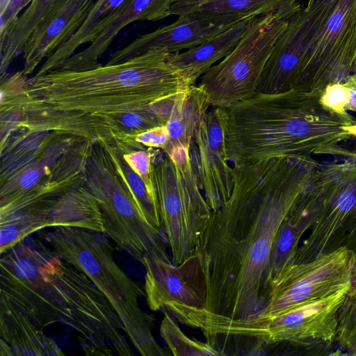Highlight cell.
<instances>
[{
	"mask_svg": "<svg viewBox=\"0 0 356 356\" xmlns=\"http://www.w3.org/2000/svg\"><path fill=\"white\" fill-rule=\"evenodd\" d=\"M321 92L291 89L282 92H256L227 108L226 145L232 165L280 157L352 153L341 144L352 136L346 118L325 108Z\"/></svg>",
	"mask_w": 356,
	"mask_h": 356,
	"instance_id": "cell-4",
	"label": "cell"
},
{
	"mask_svg": "<svg viewBox=\"0 0 356 356\" xmlns=\"http://www.w3.org/2000/svg\"><path fill=\"white\" fill-rule=\"evenodd\" d=\"M162 309L164 311V316L159 328L160 334L172 355H223L209 342L189 338L171 317L170 312L164 308Z\"/></svg>",
	"mask_w": 356,
	"mask_h": 356,
	"instance_id": "cell-27",
	"label": "cell"
},
{
	"mask_svg": "<svg viewBox=\"0 0 356 356\" xmlns=\"http://www.w3.org/2000/svg\"><path fill=\"white\" fill-rule=\"evenodd\" d=\"M239 21L177 17L173 23L138 36L129 44L115 52L107 63L115 64L152 49H161L170 54L189 49L202 44Z\"/></svg>",
	"mask_w": 356,
	"mask_h": 356,
	"instance_id": "cell-17",
	"label": "cell"
},
{
	"mask_svg": "<svg viewBox=\"0 0 356 356\" xmlns=\"http://www.w3.org/2000/svg\"><path fill=\"white\" fill-rule=\"evenodd\" d=\"M151 148L150 177L162 229L171 261L178 265L194 254L212 210L200 186L189 149L175 147L167 153Z\"/></svg>",
	"mask_w": 356,
	"mask_h": 356,
	"instance_id": "cell-7",
	"label": "cell"
},
{
	"mask_svg": "<svg viewBox=\"0 0 356 356\" xmlns=\"http://www.w3.org/2000/svg\"><path fill=\"white\" fill-rule=\"evenodd\" d=\"M353 286H356V263L355 264L354 269H353Z\"/></svg>",
	"mask_w": 356,
	"mask_h": 356,
	"instance_id": "cell-35",
	"label": "cell"
},
{
	"mask_svg": "<svg viewBox=\"0 0 356 356\" xmlns=\"http://www.w3.org/2000/svg\"><path fill=\"white\" fill-rule=\"evenodd\" d=\"M302 158L232 165L233 188L212 211L194 252L206 289L201 315L245 319L267 304L266 271L278 229L313 172Z\"/></svg>",
	"mask_w": 356,
	"mask_h": 356,
	"instance_id": "cell-1",
	"label": "cell"
},
{
	"mask_svg": "<svg viewBox=\"0 0 356 356\" xmlns=\"http://www.w3.org/2000/svg\"><path fill=\"white\" fill-rule=\"evenodd\" d=\"M260 16H249L199 46L170 54V63L187 79L190 86L196 85L197 79L210 67L232 51Z\"/></svg>",
	"mask_w": 356,
	"mask_h": 356,
	"instance_id": "cell-22",
	"label": "cell"
},
{
	"mask_svg": "<svg viewBox=\"0 0 356 356\" xmlns=\"http://www.w3.org/2000/svg\"><path fill=\"white\" fill-rule=\"evenodd\" d=\"M101 145L108 154L115 168L131 192L147 221L163 230L156 199L149 193L143 179L125 161L121 149L115 145Z\"/></svg>",
	"mask_w": 356,
	"mask_h": 356,
	"instance_id": "cell-26",
	"label": "cell"
},
{
	"mask_svg": "<svg viewBox=\"0 0 356 356\" xmlns=\"http://www.w3.org/2000/svg\"><path fill=\"white\" fill-rule=\"evenodd\" d=\"M349 100L350 88L345 82L328 84L320 96V102L325 108L346 118H352L347 113Z\"/></svg>",
	"mask_w": 356,
	"mask_h": 356,
	"instance_id": "cell-29",
	"label": "cell"
},
{
	"mask_svg": "<svg viewBox=\"0 0 356 356\" xmlns=\"http://www.w3.org/2000/svg\"><path fill=\"white\" fill-rule=\"evenodd\" d=\"M211 104L205 91L198 85L191 86L182 95L165 124L169 141L163 150L175 147L190 149L194 132Z\"/></svg>",
	"mask_w": 356,
	"mask_h": 356,
	"instance_id": "cell-24",
	"label": "cell"
},
{
	"mask_svg": "<svg viewBox=\"0 0 356 356\" xmlns=\"http://www.w3.org/2000/svg\"><path fill=\"white\" fill-rule=\"evenodd\" d=\"M321 207L293 263L310 261L346 247L356 262V154L321 165Z\"/></svg>",
	"mask_w": 356,
	"mask_h": 356,
	"instance_id": "cell-10",
	"label": "cell"
},
{
	"mask_svg": "<svg viewBox=\"0 0 356 356\" xmlns=\"http://www.w3.org/2000/svg\"><path fill=\"white\" fill-rule=\"evenodd\" d=\"M142 265L145 269L146 300L152 311L162 309L170 302L203 307L206 289L195 255L178 265L160 258H147Z\"/></svg>",
	"mask_w": 356,
	"mask_h": 356,
	"instance_id": "cell-16",
	"label": "cell"
},
{
	"mask_svg": "<svg viewBox=\"0 0 356 356\" xmlns=\"http://www.w3.org/2000/svg\"><path fill=\"white\" fill-rule=\"evenodd\" d=\"M302 0H172L169 15L241 20L274 12L297 14Z\"/></svg>",
	"mask_w": 356,
	"mask_h": 356,
	"instance_id": "cell-21",
	"label": "cell"
},
{
	"mask_svg": "<svg viewBox=\"0 0 356 356\" xmlns=\"http://www.w3.org/2000/svg\"><path fill=\"white\" fill-rule=\"evenodd\" d=\"M345 83L350 88V100L347 106V111L356 112V74L352 73Z\"/></svg>",
	"mask_w": 356,
	"mask_h": 356,
	"instance_id": "cell-33",
	"label": "cell"
},
{
	"mask_svg": "<svg viewBox=\"0 0 356 356\" xmlns=\"http://www.w3.org/2000/svg\"><path fill=\"white\" fill-rule=\"evenodd\" d=\"M58 1L31 0L28 8L0 40L1 77L6 74L13 60L24 53L29 38Z\"/></svg>",
	"mask_w": 356,
	"mask_h": 356,
	"instance_id": "cell-25",
	"label": "cell"
},
{
	"mask_svg": "<svg viewBox=\"0 0 356 356\" xmlns=\"http://www.w3.org/2000/svg\"><path fill=\"white\" fill-rule=\"evenodd\" d=\"M138 143L145 147L164 150L169 141V135L165 125L156 127L138 134L134 138Z\"/></svg>",
	"mask_w": 356,
	"mask_h": 356,
	"instance_id": "cell-32",
	"label": "cell"
},
{
	"mask_svg": "<svg viewBox=\"0 0 356 356\" xmlns=\"http://www.w3.org/2000/svg\"><path fill=\"white\" fill-rule=\"evenodd\" d=\"M346 129L352 136L356 137V119L350 124L343 126Z\"/></svg>",
	"mask_w": 356,
	"mask_h": 356,
	"instance_id": "cell-34",
	"label": "cell"
},
{
	"mask_svg": "<svg viewBox=\"0 0 356 356\" xmlns=\"http://www.w3.org/2000/svg\"><path fill=\"white\" fill-rule=\"evenodd\" d=\"M105 235L75 227H55L41 234L56 256L83 273L106 296L140 355H168L154 337V317L140 307L145 291L115 262L113 248Z\"/></svg>",
	"mask_w": 356,
	"mask_h": 356,
	"instance_id": "cell-5",
	"label": "cell"
},
{
	"mask_svg": "<svg viewBox=\"0 0 356 356\" xmlns=\"http://www.w3.org/2000/svg\"><path fill=\"white\" fill-rule=\"evenodd\" d=\"M86 156L84 179L101 211L104 234L141 264L147 258L172 261L163 231L147 221L104 147H90Z\"/></svg>",
	"mask_w": 356,
	"mask_h": 356,
	"instance_id": "cell-8",
	"label": "cell"
},
{
	"mask_svg": "<svg viewBox=\"0 0 356 356\" xmlns=\"http://www.w3.org/2000/svg\"><path fill=\"white\" fill-rule=\"evenodd\" d=\"M353 73L356 74V60L353 66Z\"/></svg>",
	"mask_w": 356,
	"mask_h": 356,
	"instance_id": "cell-36",
	"label": "cell"
},
{
	"mask_svg": "<svg viewBox=\"0 0 356 356\" xmlns=\"http://www.w3.org/2000/svg\"><path fill=\"white\" fill-rule=\"evenodd\" d=\"M97 0H58L29 38L24 51L25 75L49 57L80 28Z\"/></svg>",
	"mask_w": 356,
	"mask_h": 356,
	"instance_id": "cell-18",
	"label": "cell"
},
{
	"mask_svg": "<svg viewBox=\"0 0 356 356\" xmlns=\"http://www.w3.org/2000/svg\"><path fill=\"white\" fill-rule=\"evenodd\" d=\"M296 15L274 12L260 16L232 51L201 76L198 86L211 106L227 109L257 92L274 46Z\"/></svg>",
	"mask_w": 356,
	"mask_h": 356,
	"instance_id": "cell-9",
	"label": "cell"
},
{
	"mask_svg": "<svg viewBox=\"0 0 356 356\" xmlns=\"http://www.w3.org/2000/svg\"><path fill=\"white\" fill-rule=\"evenodd\" d=\"M131 0H97L77 31L48 57L36 74L58 69L81 45L91 43Z\"/></svg>",
	"mask_w": 356,
	"mask_h": 356,
	"instance_id": "cell-23",
	"label": "cell"
},
{
	"mask_svg": "<svg viewBox=\"0 0 356 356\" xmlns=\"http://www.w3.org/2000/svg\"><path fill=\"white\" fill-rule=\"evenodd\" d=\"M118 147L127 152L122 153L124 159L130 168L143 179L149 193L156 198L150 177L152 148L147 147L132 151V148L126 145Z\"/></svg>",
	"mask_w": 356,
	"mask_h": 356,
	"instance_id": "cell-30",
	"label": "cell"
},
{
	"mask_svg": "<svg viewBox=\"0 0 356 356\" xmlns=\"http://www.w3.org/2000/svg\"><path fill=\"white\" fill-rule=\"evenodd\" d=\"M31 0H1L0 3V40L3 39L14 24L20 12Z\"/></svg>",
	"mask_w": 356,
	"mask_h": 356,
	"instance_id": "cell-31",
	"label": "cell"
},
{
	"mask_svg": "<svg viewBox=\"0 0 356 356\" xmlns=\"http://www.w3.org/2000/svg\"><path fill=\"white\" fill-rule=\"evenodd\" d=\"M354 266V252L344 246L290 264L272 282L267 304L254 316L275 315L352 286Z\"/></svg>",
	"mask_w": 356,
	"mask_h": 356,
	"instance_id": "cell-12",
	"label": "cell"
},
{
	"mask_svg": "<svg viewBox=\"0 0 356 356\" xmlns=\"http://www.w3.org/2000/svg\"><path fill=\"white\" fill-rule=\"evenodd\" d=\"M337 0H316L289 21L264 67L257 92L294 89L305 58Z\"/></svg>",
	"mask_w": 356,
	"mask_h": 356,
	"instance_id": "cell-14",
	"label": "cell"
},
{
	"mask_svg": "<svg viewBox=\"0 0 356 356\" xmlns=\"http://www.w3.org/2000/svg\"><path fill=\"white\" fill-rule=\"evenodd\" d=\"M172 1V0H131L111 18L104 29L88 47L72 55L58 69L81 71L99 66L100 63L98 59L120 30L136 21H157L170 16Z\"/></svg>",
	"mask_w": 356,
	"mask_h": 356,
	"instance_id": "cell-19",
	"label": "cell"
},
{
	"mask_svg": "<svg viewBox=\"0 0 356 356\" xmlns=\"http://www.w3.org/2000/svg\"><path fill=\"white\" fill-rule=\"evenodd\" d=\"M227 109L211 106L192 138L189 154L197 181L212 211L229 197L233 170L226 145Z\"/></svg>",
	"mask_w": 356,
	"mask_h": 356,
	"instance_id": "cell-15",
	"label": "cell"
},
{
	"mask_svg": "<svg viewBox=\"0 0 356 356\" xmlns=\"http://www.w3.org/2000/svg\"><path fill=\"white\" fill-rule=\"evenodd\" d=\"M356 60V0H337L301 68L294 89L322 92L343 83Z\"/></svg>",
	"mask_w": 356,
	"mask_h": 356,
	"instance_id": "cell-13",
	"label": "cell"
},
{
	"mask_svg": "<svg viewBox=\"0 0 356 356\" xmlns=\"http://www.w3.org/2000/svg\"><path fill=\"white\" fill-rule=\"evenodd\" d=\"M152 49L124 61L81 70H54L28 79L22 71L4 86L1 114L9 131L51 132L90 144L125 145L122 117L186 92L187 79Z\"/></svg>",
	"mask_w": 356,
	"mask_h": 356,
	"instance_id": "cell-2",
	"label": "cell"
},
{
	"mask_svg": "<svg viewBox=\"0 0 356 356\" xmlns=\"http://www.w3.org/2000/svg\"><path fill=\"white\" fill-rule=\"evenodd\" d=\"M351 287L272 316L231 319L193 315L190 323L207 341L241 336L261 344L286 343L306 355H332L339 309Z\"/></svg>",
	"mask_w": 356,
	"mask_h": 356,
	"instance_id": "cell-6",
	"label": "cell"
},
{
	"mask_svg": "<svg viewBox=\"0 0 356 356\" xmlns=\"http://www.w3.org/2000/svg\"><path fill=\"white\" fill-rule=\"evenodd\" d=\"M336 344L343 355L356 350V286H352L339 309Z\"/></svg>",
	"mask_w": 356,
	"mask_h": 356,
	"instance_id": "cell-28",
	"label": "cell"
},
{
	"mask_svg": "<svg viewBox=\"0 0 356 356\" xmlns=\"http://www.w3.org/2000/svg\"><path fill=\"white\" fill-rule=\"evenodd\" d=\"M0 355L60 356L64 354L56 341L27 316L0 300Z\"/></svg>",
	"mask_w": 356,
	"mask_h": 356,
	"instance_id": "cell-20",
	"label": "cell"
},
{
	"mask_svg": "<svg viewBox=\"0 0 356 356\" xmlns=\"http://www.w3.org/2000/svg\"><path fill=\"white\" fill-rule=\"evenodd\" d=\"M0 300L39 328L61 323L78 333L88 355H133L124 325L106 296L81 271L40 241L1 254Z\"/></svg>",
	"mask_w": 356,
	"mask_h": 356,
	"instance_id": "cell-3",
	"label": "cell"
},
{
	"mask_svg": "<svg viewBox=\"0 0 356 356\" xmlns=\"http://www.w3.org/2000/svg\"><path fill=\"white\" fill-rule=\"evenodd\" d=\"M75 227L104 233L96 199L79 185L49 193L0 216V254L47 227Z\"/></svg>",
	"mask_w": 356,
	"mask_h": 356,
	"instance_id": "cell-11",
	"label": "cell"
}]
</instances>
